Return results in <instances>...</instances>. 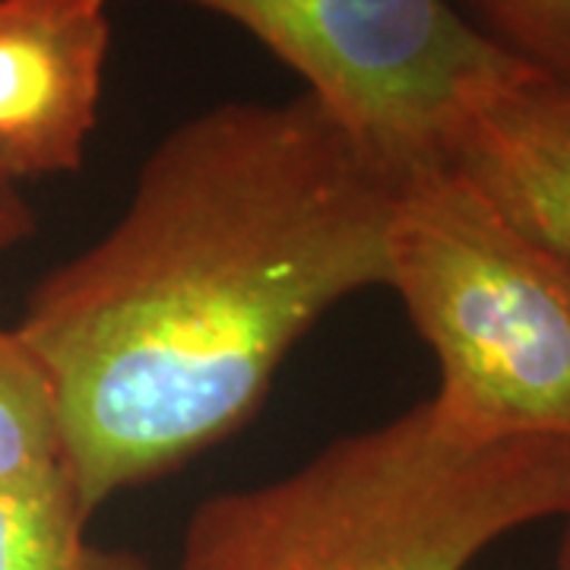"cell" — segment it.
I'll return each mask as SVG.
<instances>
[{
	"mask_svg": "<svg viewBox=\"0 0 570 570\" xmlns=\"http://www.w3.org/2000/svg\"><path fill=\"white\" fill-rule=\"evenodd\" d=\"M242 26L400 178L448 163L479 96L527 70L450 0H175Z\"/></svg>",
	"mask_w": 570,
	"mask_h": 570,
	"instance_id": "4",
	"label": "cell"
},
{
	"mask_svg": "<svg viewBox=\"0 0 570 570\" xmlns=\"http://www.w3.org/2000/svg\"><path fill=\"white\" fill-rule=\"evenodd\" d=\"M36 235V213L26 204L20 184L0 171V250Z\"/></svg>",
	"mask_w": 570,
	"mask_h": 570,
	"instance_id": "10",
	"label": "cell"
},
{
	"mask_svg": "<svg viewBox=\"0 0 570 570\" xmlns=\"http://www.w3.org/2000/svg\"><path fill=\"white\" fill-rule=\"evenodd\" d=\"M108 0H0V171H77L99 124Z\"/></svg>",
	"mask_w": 570,
	"mask_h": 570,
	"instance_id": "5",
	"label": "cell"
},
{
	"mask_svg": "<svg viewBox=\"0 0 570 570\" xmlns=\"http://www.w3.org/2000/svg\"><path fill=\"white\" fill-rule=\"evenodd\" d=\"M400 181L307 92L165 134L118 223L17 324L89 517L238 431L326 311L387 285Z\"/></svg>",
	"mask_w": 570,
	"mask_h": 570,
	"instance_id": "1",
	"label": "cell"
},
{
	"mask_svg": "<svg viewBox=\"0 0 570 570\" xmlns=\"http://www.w3.org/2000/svg\"><path fill=\"white\" fill-rule=\"evenodd\" d=\"M568 513V441H472L425 400L204 501L175 570H469L508 532Z\"/></svg>",
	"mask_w": 570,
	"mask_h": 570,
	"instance_id": "2",
	"label": "cell"
},
{
	"mask_svg": "<svg viewBox=\"0 0 570 570\" xmlns=\"http://www.w3.org/2000/svg\"><path fill=\"white\" fill-rule=\"evenodd\" d=\"M472 7L489 39L570 89V0H472Z\"/></svg>",
	"mask_w": 570,
	"mask_h": 570,
	"instance_id": "9",
	"label": "cell"
},
{
	"mask_svg": "<svg viewBox=\"0 0 570 570\" xmlns=\"http://www.w3.org/2000/svg\"><path fill=\"white\" fill-rule=\"evenodd\" d=\"M387 288L438 362L434 415L472 441L570 444V261L448 163L396 187Z\"/></svg>",
	"mask_w": 570,
	"mask_h": 570,
	"instance_id": "3",
	"label": "cell"
},
{
	"mask_svg": "<svg viewBox=\"0 0 570 570\" xmlns=\"http://www.w3.org/2000/svg\"><path fill=\"white\" fill-rule=\"evenodd\" d=\"M67 466L58 393L17 326L0 321V482Z\"/></svg>",
	"mask_w": 570,
	"mask_h": 570,
	"instance_id": "8",
	"label": "cell"
},
{
	"mask_svg": "<svg viewBox=\"0 0 570 570\" xmlns=\"http://www.w3.org/2000/svg\"><path fill=\"white\" fill-rule=\"evenodd\" d=\"M564 520H568V527H564V539H561V549L554 554V568L551 570H570V513Z\"/></svg>",
	"mask_w": 570,
	"mask_h": 570,
	"instance_id": "11",
	"label": "cell"
},
{
	"mask_svg": "<svg viewBox=\"0 0 570 570\" xmlns=\"http://www.w3.org/2000/svg\"><path fill=\"white\" fill-rule=\"evenodd\" d=\"M448 165L520 232L570 261V89L535 70L479 96L450 140Z\"/></svg>",
	"mask_w": 570,
	"mask_h": 570,
	"instance_id": "6",
	"label": "cell"
},
{
	"mask_svg": "<svg viewBox=\"0 0 570 570\" xmlns=\"http://www.w3.org/2000/svg\"><path fill=\"white\" fill-rule=\"evenodd\" d=\"M86 523L67 466L0 482V570H149L134 551L89 542Z\"/></svg>",
	"mask_w": 570,
	"mask_h": 570,
	"instance_id": "7",
	"label": "cell"
}]
</instances>
